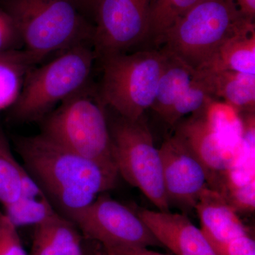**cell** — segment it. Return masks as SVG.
Wrapping results in <instances>:
<instances>
[{"label": "cell", "mask_w": 255, "mask_h": 255, "mask_svg": "<svg viewBox=\"0 0 255 255\" xmlns=\"http://www.w3.org/2000/svg\"><path fill=\"white\" fill-rule=\"evenodd\" d=\"M23 48L22 39L14 20L4 8L0 7V52Z\"/></svg>", "instance_id": "24"}, {"label": "cell", "mask_w": 255, "mask_h": 255, "mask_svg": "<svg viewBox=\"0 0 255 255\" xmlns=\"http://www.w3.org/2000/svg\"><path fill=\"white\" fill-rule=\"evenodd\" d=\"M97 56L91 45L60 52L28 73L21 93L11 106V118L18 122L42 120L55 107L87 86Z\"/></svg>", "instance_id": "5"}, {"label": "cell", "mask_w": 255, "mask_h": 255, "mask_svg": "<svg viewBox=\"0 0 255 255\" xmlns=\"http://www.w3.org/2000/svg\"><path fill=\"white\" fill-rule=\"evenodd\" d=\"M229 0H200L164 33L157 44L195 70L205 68L221 47L252 27Z\"/></svg>", "instance_id": "3"}, {"label": "cell", "mask_w": 255, "mask_h": 255, "mask_svg": "<svg viewBox=\"0 0 255 255\" xmlns=\"http://www.w3.org/2000/svg\"><path fill=\"white\" fill-rule=\"evenodd\" d=\"M2 207L3 214L17 228L28 226L36 227L60 215L47 196L41 198L18 196L16 200Z\"/></svg>", "instance_id": "19"}, {"label": "cell", "mask_w": 255, "mask_h": 255, "mask_svg": "<svg viewBox=\"0 0 255 255\" xmlns=\"http://www.w3.org/2000/svg\"><path fill=\"white\" fill-rule=\"evenodd\" d=\"M23 49L41 63L53 53L93 43L95 26L78 0H3Z\"/></svg>", "instance_id": "2"}, {"label": "cell", "mask_w": 255, "mask_h": 255, "mask_svg": "<svg viewBox=\"0 0 255 255\" xmlns=\"http://www.w3.org/2000/svg\"><path fill=\"white\" fill-rule=\"evenodd\" d=\"M204 69L255 75V26L226 41Z\"/></svg>", "instance_id": "18"}, {"label": "cell", "mask_w": 255, "mask_h": 255, "mask_svg": "<svg viewBox=\"0 0 255 255\" xmlns=\"http://www.w3.org/2000/svg\"><path fill=\"white\" fill-rule=\"evenodd\" d=\"M194 209L201 230L215 251L235 238L248 234L238 213L224 196L209 187L202 191Z\"/></svg>", "instance_id": "14"}, {"label": "cell", "mask_w": 255, "mask_h": 255, "mask_svg": "<svg viewBox=\"0 0 255 255\" xmlns=\"http://www.w3.org/2000/svg\"><path fill=\"white\" fill-rule=\"evenodd\" d=\"M39 63L23 48L0 52V112L14 105L28 73Z\"/></svg>", "instance_id": "17"}, {"label": "cell", "mask_w": 255, "mask_h": 255, "mask_svg": "<svg viewBox=\"0 0 255 255\" xmlns=\"http://www.w3.org/2000/svg\"><path fill=\"white\" fill-rule=\"evenodd\" d=\"M218 255H255V242L248 234L235 238L216 249Z\"/></svg>", "instance_id": "25"}, {"label": "cell", "mask_w": 255, "mask_h": 255, "mask_svg": "<svg viewBox=\"0 0 255 255\" xmlns=\"http://www.w3.org/2000/svg\"><path fill=\"white\" fill-rule=\"evenodd\" d=\"M15 144L25 168L67 216L116 187L117 170L65 148L41 132L18 137Z\"/></svg>", "instance_id": "1"}, {"label": "cell", "mask_w": 255, "mask_h": 255, "mask_svg": "<svg viewBox=\"0 0 255 255\" xmlns=\"http://www.w3.org/2000/svg\"><path fill=\"white\" fill-rule=\"evenodd\" d=\"M67 217L106 251L161 246L137 213L104 194Z\"/></svg>", "instance_id": "8"}, {"label": "cell", "mask_w": 255, "mask_h": 255, "mask_svg": "<svg viewBox=\"0 0 255 255\" xmlns=\"http://www.w3.org/2000/svg\"><path fill=\"white\" fill-rule=\"evenodd\" d=\"M110 130L119 176L141 191L158 211H170L160 153L144 117L132 121L119 117Z\"/></svg>", "instance_id": "7"}, {"label": "cell", "mask_w": 255, "mask_h": 255, "mask_svg": "<svg viewBox=\"0 0 255 255\" xmlns=\"http://www.w3.org/2000/svg\"><path fill=\"white\" fill-rule=\"evenodd\" d=\"M248 21L255 22V0H229Z\"/></svg>", "instance_id": "27"}, {"label": "cell", "mask_w": 255, "mask_h": 255, "mask_svg": "<svg viewBox=\"0 0 255 255\" xmlns=\"http://www.w3.org/2000/svg\"><path fill=\"white\" fill-rule=\"evenodd\" d=\"M78 1L87 16L88 14L93 15L97 0H78Z\"/></svg>", "instance_id": "29"}, {"label": "cell", "mask_w": 255, "mask_h": 255, "mask_svg": "<svg viewBox=\"0 0 255 255\" xmlns=\"http://www.w3.org/2000/svg\"><path fill=\"white\" fill-rule=\"evenodd\" d=\"M0 255H27L18 228L2 212H0Z\"/></svg>", "instance_id": "22"}, {"label": "cell", "mask_w": 255, "mask_h": 255, "mask_svg": "<svg viewBox=\"0 0 255 255\" xmlns=\"http://www.w3.org/2000/svg\"><path fill=\"white\" fill-rule=\"evenodd\" d=\"M174 134L205 167L209 187L219 192L225 174L239 159L243 140L241 144L235 143L225 136L210 123L203 108L178 124Z\"/></svg>", "instance_id": "11"}, {"label": "cell", "mask_w": 255, "mask_h": 255, "mask_svg": "<svg viewBox=\"0 0 255 255\" xmlns=\"http://www.w3.org/2000/svg\"><path fill=\"white\" fill-rule=\"evenodd\" d=\"M19 196L26 198H41L47 196L39 183L37 182L36 179L23 166L21 169L20 179Z\"/></svg>", "instance_id": "26"}, {"label": "cell", "mask_w": 255, "mask_h": 255, "mask_svg": "<svg viewBox=\"0 0 255 255\" xmlns=\"http://www.w3.org/2000/svg\"><path fill=\"white\" fill-rule=\"evenodd\" d=\"M105 109L98 90L90 82L42 119L41 133L85 158L117 171Z\"/></svg>", "instance_id": "4"}, {"label": "cell", "mask_w": 255, "mask_h": 255, "mask_svg": "<svg viewBox=\"0 0 255 255\" xmlns=\"http://www.w3.org/2000/svg\"><path fill=\"white\" fill-rule=\"evenodd\" d=\"M162 175L169 206L194 209L202 191L208 185L205 167L190 147L174 134L159 149Z\"/></svg>", "instance_id": "12"}, {"label": "cell", "mask_w": 255, "mask_h": 255, "mask_svg": "<svg viewBox=\"0 0 255 255\" xmlns=\"http://www.w3.org/2000/svg\"><path fill=\"white\" fill-rule=\"evenodd\" d=\"M31 255H85L76 226L58 215L35 227Z\"/></svg>", "instance_id": "16"}, {"label": "cell", "mask_w": 255, "mask_h": 255, "mask_svg": "<svg viewBox=\"0 0 255 255\" xmlns=\"http://www.w3.org/2000/svg\"><path fill=\"white\" fill-rule=\"evenodd\" d=\"M214 100H222L238 112H255V75L226 70H196Z\"/></svg>", "instance_id": "15"}, {"label": "cell", "mask_w": 255, "mask_h": 255, "mask_svg": "<svg viewBox=\"0 0 255 255\" xmlns=\"http://www.w3.org/2000/svg\"><path fill=\"white\" fill-rule=\"evenodd\" d=\"M107 251V254H106L105 255H118L116 254V253H112V252H110V251Z\"/></svg>", "instance_id": "30"}, {"label": "cell", "mask_w": 255, "mask_h": 255, "mask_svg": "<svg viewBox=\"0 0 255 255\" xmlns=\"http://www.w3.org/2000/svg\"><path fill=\"white\" fill-rule=\"evenodd\" d=\"M164 52L167 59L151 109L174 127L184 116L201 110L214 98L196 70Z\"/></svg>", "instance_id": "10"}, {"label": "cell", "mask_w": 255, "mask_h": 255, "mask_svg": "<svg viewBox=\"0 0 255 255\" xmlns=\"http://www.w3.org/2000/svg\"><path fill=\"white\" fill-rule=\"evenodd\" d=\"M23 166L16 160L6 135L0 128V204L4 206L19 196Z\"/></svg>", "instance_id": "20"}, {"label": "cell", "mask_w": 255, "mask_h": 255, "mask_svg": "<svg viewBox=\"0 0 255 255\" xmlns=\"http://www.w3.org/2000/svg\"><path fill=\"white\" fill-rule=\"evenodd\" d=\"M167 55L163 50H142L105 57L99 95L119 117L138 120L155 101Z\"/></svg>", "instance_id": "6"}, {"label": "cell", "mask_w": 255, "mask_h": 255, "mask_svg": "<svg viewBox=\"0 0 255 255\" xmlns=\"http://www.w3.org/2000/svg\"><path fill=\"white\" fill-rule=\"evenodd\" d=\"M110 252L118 255H166L150 251L146 248H124Z\"/></svg>", "instance_id": "28"}, {"label": "cell", "mask_w": 255, "mask_h": 255, "mask_svg": "<svg viewBox=\"0 0 255 255\" xmlns=\"http://www.w3.org/2000/svg\"><path fill=\"white\" fill-rule=\"evenodd\" d=\"M238 213H253L255 209V181L228 189L222 194Z\"/></svg>", "instance_id": "23"}, {"label": "cell", "mask_w": 255, "mask_h": 255, "mask_svg": "<svg viewBox=\"0 0 255 255\" xmlns=\"http://www.w3.org/2000/svg\"><path fill=\"white\" fill-rule=\"evenodd\" d=\"M152 0H97L93 16L97 59L128 53L149 38Z\"/></svg>", "instance_id": "9"}, {"label": "cell", "mask_w": 255, "mask_h": 255, "mask_svg": "<svg viewBox=\"0 0 255 255\" xmlns=\"http://www.w3.org/2000/svg\"><path fill=\"white\" fill-rule=\"evenodd\" d=\"M200 0H152L149 38L155 43L178 18Z\"/></svg>", "instance_id": "21"}, {"label": "cell", "mask_w": 255, "mask_h": 255, "mask_svg": "<svg viewBox=\"0 0 255 255\" xmlns=\"http://www.w3.org/2000/svg\"><path fill=\"white\" fill-rule=\"evenodd\" d=\"M137 214L161 246L176 255H218L201 228L186 215L147 209Z\"/></svg>", "instance_id": "13"}]
</instances>
